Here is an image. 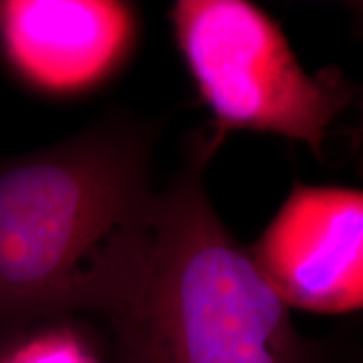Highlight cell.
<instances>
[{
  "mask_svg": "<svg viewBox=\"0 0 363 363\" xmlns=\"http://www.w3.org/2000/svg\"><path fill=\"white\" fill-rule=\"evenodd\" d=\"M170 19L217 133L278 135L323 155L330 126L353 98L340 69L306 71L276 21L244 0H180Z\"/></svg>",
  "mask_w": 363,
  "mask_h": 363,
  "instance_id": "cell-3",
  "label": "cell"
},
{
  "mask_svg": "<svg viewBox=\"0 0 363 363\" xmlns=\"http://www.w3.org/2000/svg\"><path fill=\"white\" fill-rule=\"evenodd\" d=\"M155 128L110 113L0 158V323L99 311L152 207Z\"/></svg>",
  "mask_w": 363,
  "mask_h": 363,
  "instance_id": "cell-2",
  "label": "cell"
},
{
  "mask_svg": "<svg viewBox=\"0 0 363 363\" xmlns=\"http://www.w3.org/2000/svg\"><path fill=\"white\" fill-rule=\"evenodd\" d=\"M353 11L357 13V21H358V29H360V33L363 34V2H355L352 4Z\"/></svg>",
  "mask_w": 363,
  "mask_h": 363,
  "instance_id": "cell-7",
  "label": "cell"
},
{
  "mask_svg": "<svg viewBox=\"0 0 363 363\" xmlns=\"http://www.w3.org/2000/svg\"><path fill=\"white\" fill-rule=\"evenodd\" d=\"M360 104H362V131H363V93H362V99H360Z\"/></svg>",
  "mask_w": 363,
  "mask_h": 363,
  "instance_id": "cell-8",
  "label": "cell"
},
{
  "mask_svg": "<svg viewBox=\"0 0 363 363\" xmlns=\"http://www.w3.org/2000/svg\"><path fill=\"white\" fill-rule=\"evenodd\" d=\"M249 251L289 308L363 310V190L296 184Z\"/></svg>",
  "mask_w": 363,
  "mask_h": 363,
  "instance_id": "cell-4",
  "label": "cell"
},
{
  "mask_svg": "<svg viewBox=\"0 0 363 363\" xmlns=\"http://www.w3.org/2000/svg\"><path fill=\"white\" fill-rule=\"evenodd\" d=\"M135 30L133 11L121 2H0V34L12 65L51 93H79L110 78L133 45Z\"/></svg>",
  "mask_w": 363,
  "mask_h": 363,
  "instance_id": "cell-5",
  "label": "cell"
},
{
  "mask_svg": "<svg viewBox=\"0 0 363 363\" xmlns=\"http://www.w3.org/2000/svg\"><path fill=\"white\" fill-rule=\"evenodd\" d=\"M0 363H98V358L78 331L66 326L17 345Z\"/></svg>",
  "mask_w": 363,
  "mask_h": 363,
  "instance_id": "cell-6",
  "label": "cell"
},
{
  "mask_svg": "<svg viewBox=\"0 0 363 363\" xmlns=\"http://www.w3.org/2000/svg\"><path fill=\"white\" fill-rule=\"evenodd\" d=\"M220 142L214 128L194 136L99 310L120 362L330 363L211 203L203 174Z\"/></svg>",
  "mask_w": 363,
  "mask_h": 363,
  "instance_id": "cell-1",
  "label": "cell"
}]
</instances>
